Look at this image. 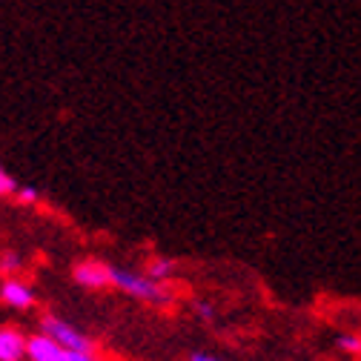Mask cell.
<instances>
[{
    "label": "cell",
    "mask_w": 361,
    "mask_h": 361,
    "mask_svg": "<svg viewBox=\"0 0 361 361\" xmlns=\"http://www.w3.org/2000/svg\"><path fill=\"white\" fill-rule=\"evenodd\" d=\"M112 287H118L121 293L132 295V298H141L149 304H166L172 298V290H166L161 281H152L147 273H132V269L123 267H112Z\"/></svg>",
    "instance_id": "6da1fadb"
},
{
    "label": "cell",
    "mask_w": 361,
    "mask_h": 361,
    "mask_svg": "<svg viewBox=\"0 0 361 361\" xmlns=\"http://www.w3.org/2000/svg\"><path fill=\"white\" fill-rule=\"evenodd\" d=\"M40 333H47L49 338H55L63 350H92V338H86L80 330H75L63 319H55V315H47V319H43Z\"/></svg>",
    "instance_id": "7a4b0ae2"
},
{
    "label": "cell",
    "mask_w": 361,
    "mask_h": 361,
    "mask_svg": "<svg viewBox=\"0 0 361 361\" xmlns=\"http://www.w3.org/2000/svg\"><path fill=\"white\" fill-rule=\"evenodd\" d=\"M72 276L86 290H106V287H112V267L104 264V261H80L72 269Z\"/></svg>",
    "instance_id": "3957f363"
},
{
    "label": "cell",
    "mask_w": 361,
    "mask_h": 361,
    "mask_svg": "<svg viewBox=\"0 0 361 361\" xmlns=\"http://www.w3.org/2000/svg\"><path fill=\"white\" fill-rule=\"evenodd\" d=\"M63 358V347L49 338L47 333H37V336H29L26 341V361H61Z\"/></svg>",
    "instance_id": "277c9868"
},
{
    "label": "cell",
    "mask_w": 361,
    "mask_h": 361,
    "mask_svg": "<svg viewBox=\"0 0 361 361\" xmlns=\"http://www.w3.org/2000/svg\"><path fill=\"white\" fill-rule=\"evenodd\" d=\"M26 341L18 327H0V361H26Z\"/></svg>",
    "instance_id": "5b68a950"
},
{
    "label": "cell",
    "mask_w": 361,
    "mask_h": 361,
    "mask_svg": "<svg viewBox=\"0 0 361 361\" xmlns=\"http://www.w3.org/2000/svg\"><path fill=\"white\" fill-rule=\"evenodd\" d=\"M0 301L9 304V307H15V310H29V307L35 304V293H32V287H29L26 281H20V279H6L4 287H0Z\"/></svg>",
    "instance_id": "8992f818"
},
{
    "label": "cell",
    "mask_w": 361,
    "mask_h": 361,
    "mask_svg": "<svg viewBox=\"0 0 361 361\" xmlns=\"http://www.w3.org/2000/svg\"><path fill=\"white\" fill-rule=\"evenodd\" d=\"M172 273H175V261H172V258L158 255V258H152V261L147 264V276H149L152 281H166Z\"/></svg>",
    "instance_id": "52a82bcc"
},
{
    "label": "cell",
    "mask_w": 361,
    "mask_h": 361,
    "mask_svg": "<svg viewBox=\"0 0 361 361\" xmlns=\"http://www.w3.org/2000/svg\"><path fill=\"white\" fill-rule=\"evenodd\" d=\"M18 269H20V255H15V252H4V255H0V273L15 276Z\"/></svg>",
    "instance_id": "ba28073f"
},
{
    "label": "cell",
    "mask_w": 361,
    "mask_h": 361,
    "mask_svg": "<svg viewBox=\"0 0 361 361\" xmlns=\"http://www.w3.org/2000/svg\"><path fill=\"white\" fill-rule=\"evenodd\" d=\"M18 192V184H15V178L0 166V198H6V195H15Z\"/></svg>",
    "instance_id": "9c48e42d"
},
{
    "label": "cell",
    "mask_w": 361,
    "mask_h": 361,
    "mask_svg": "<svg viewBox=\"0 0 361 361\" xmlns=\"http://www.w3.org/2000/svg\"><path fill=\"white\" fill-rule=\"evenodd\" d=\"M338 347H341L344 353H353V355H358V353H361V338L347 333V336H341V338H338Z\"/></svg>",
    "instance_id": "30bf717a"
},
{
    "label": "cell",
    "mask_w": 361,
    "mask_h": 361,
    "mask_svg": "<svg viewBox=\"0 0 361 361\" xmlns=\"http://www.w3.org/2000/svg\"><path fill=\"white\" fill-rule=\"evenodd\" d=\"M61 361H98V358L92 355V350H63Z\"/></svg>",
    "instance_id": "8fae6325"
},
{
    "label": "cell",
    "mask_w": 361,
    "mask_h": 361,
    "mask_svg": "<svg viewBox=\"0 0 361 361\" xmlns=\"http://www.w3.org/2000/svg\"><path fill=\"white\" fill-rule=\"evenodd\" d=\"M15 195H18L20 204H35V201H37V190H35V187H18Z\"/></svg>",
    "instance_id": "7c38bea8"
},
{
    "label": "cell",
    "mask_w": 361,
    "mask_h": 361,
    "mask_svg": "<svg viewBox=\"0 0 361 361\" xmlns=\"http://www.w3.org/2000/svg\"><path fill=\"white\" fill-rule=\"evenodd\" d=\"M195 312L201 315V319H212V307H209L207 301H198V304H195Z\"/></svg>",
    "instance_id": "4fadbf2b"
},
{
    "label": "cell",
    "mask_w": 361,
    "mask_h": 361,
    "mask_svg": "<svg viewBox=\"0 0 361 361\" xmlns=\"http://www.w3.org/2000/svg\"><path fill=\"white\" fill-rule=\"evenodd\" d=\"M190 361H224V358L209 355V353H192V358H190Z\"/></svg>",
    "instance_id": "5bb4252c"
}]
</instances>
